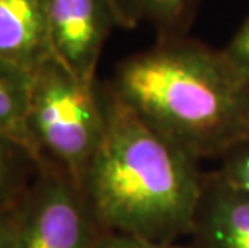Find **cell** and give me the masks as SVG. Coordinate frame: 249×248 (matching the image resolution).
<instances>
[{
	"mask_svg": "<svg viewBox=\"0 0 249 248\" xmlns=\"http://www.w3.org/2000/svg\"><path fill=\"white\" fill-rule=\"evenodd\" d=\"M103 228L82 187L42 168L18 205V248H93Z\"/></svg>",
	"mask_w": 249,
	"mask_h": 248,
	"instance_id": "4",
	"label": "cell"
},
{
	"mask_svg": "<svg viewBox=\"0 0 249 248\" xmlns=\"http://www.w3.org/2000/svg\"><path fill=\"white\" fill-rule=\"evenodd\" d=\"M40 170L28 149L0 135V210L17 207Z\"/></svg>",
	"mask_w": 249,
	"mask_h": 248,
	"instance_id": "10",
	"label": "cell"
},
{
	"mask_svg": "<svg viewBox=\"0 0 249 248\" xmlns=\"http://www.w3.org/2000/svg\"><path fill=\"white\" fill-rule=\"evenodd\" d=\"M18 205L0 210V248H18Z\"/></svg>",
	"mask_w": 249,
	"mask_h": 248,
	"instance_id": "14",
	"label": "cell"
},
{
	"mask_svg": "<svg viewBox=\"0 0 249 248\" xmlns=\"http://www.w3.org/2000/svg\"><path fill=\"white\" fill-rule=\"evenodd\" d=\"M52 57L49 0H0V60L34 73Z\"/></svg>",
	"mask_w": 249,
	"mask_h": 248,
	"instance_id": "7",
	"label": "cell"
},
{
	"mask_svg": "<svg viewBox=\"0 0 249 248\" xmlns=\"http://www.w3.org/2000/svg\"><path fill=\"white\" fill-rule=\"evenodd\" d=\"M93 248H195V247L193 244L178 245L176 242L167 244V242L150 240L145 239V237L125 234V232L103 230Z\"/></svg>",
	"mask_w": 249,
	"mask_h": 248,
	"instance_id": "13",
	"label": "cell"
},
{
	"mask_svg": "<svg viewBox=\"0 0 249 248\" xmlns=\"http://www.w3.org/2000/svg\"><path fill=\"white\" fill-rule=\"evenodd\" d=\"M190 237L195 248H249V195L220 171L204 174Z\"/></svg>",
	"mask_w": 249,
	"mask_h": 248,
	"instance_id": "6",
	"label": "cell"
},
{
	"mask_svg": "<svg viewBox=\"0 0 249 248\" xmlns=\"http://www.w3.org/2000/svg\"><path fill=\"white\" fill-rule=\"evenodd\" d=\"M222 52L240 77L249 86V15Z\"/></svg>",
	"mask_w": 249,
	"mask_h": 248,
	"instance_id": "12",
	"label": "cell"
},
{
	"mask_svg": "<svg viewBox=\"0 0 249 248\" xmlns=\"http://www.w3.org/2000/svg\"><path fill=\"white\" fill-rule=\"evenodd\" d=\"M102 86L79 79L55 57L33 75L28 128L42 168L52 166L81 186L105 137Z\"/></svg>",
	"mask_w": 249,
	"mask_h": 248,
	"instance_id": "3",
	"label": "cell"
},
{
	"mask_svg": "<svg viewBox=\"0 0 249 248\" xmlns=\"http://www.w3.org/2000/svg\"><path fill=\"white\" fill-rule=\"evenodd\" d=\"M33 75L34 73L0 60V135L18 142L40 163L28 128Z\"/></svg>",
	"mask_w": 249,
	"mask_h": 248,
	"instance_id": "9",
	"label": "cell"
},
{
	"mask_svg": "<svg viewBox=\"0 0 249 248\" xmlns=\"http://www.w3.org/2000/svg\"><path fill=\"white\" fill-rule=\"evenodd\" d=\"M199 3L201 0H111L119 28L145 24L155 29L158 39L188 36Z\"/></svg>",
	"mask_w": 249,
	"mask_h": 248,
	"instance_id": "8",
	"label": "cell"
},
{
	"mask_svg": "<svg viewBox=\"0 0 249 248\" xmlns=\"http://www.w3.org/2000/svg\"><path fill=\"white\" fill-rule=\"evenodd\" d=\"M220 172L229 181L249 195V135L230 147L220 156Z\"/></svg>",
	"mask_w": 249,
	"mask_h": 248,
	"instance_id": "11",
	"label": "cell"
},
{
	"mask_svg": "<svg viewBox=\"0 0 249 248\" xmlns=\"http://www.w3.org/2000/svg\"><path fill=\"white\" fill-rule=\"evenodd\" d=\"M107 86L196 160L220 158L249 135V86L224 52L188 36L127 57Z\"/></svg>",
	"mask_w": 249,
	"mask_h": 248,
	"instance_id": "1",
	"label": "cell"
},
{
	"mask_svg": "<svg viewBox=\"0 0 249 248\" xmlns=\"http://www.w3.org/2000/svg\"><path fill=\"white\" fill-rule=\"evenodd\" d=\"M105 137L81 187L103 230L158 242L192 234L204 174L199 160L166 139L105 84Z\"/></svg>",
	"mask_w": 249,
	"mask_h": 248,
	"instance_id": "2",
	"label": "cell"
},
{
	"mask_svg": "<svg viewBox=\"0 0 249 248\" xmlns=\"http://www.w3.org/2000/svg\"><path fill=\"white\" fill-rule=\"evenodd\" d=\"M116 26L111 0H49L53 57L82 81H97L100 55Z\"/></svg>",
	"mask_w": 249,
	"mask_h": 248,
	"instance_id": "5",
	"label": "cell"
}]
</instances>
